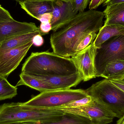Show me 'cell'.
Returning a JSON list of instances; mask_svg holds the SVG:
<instances>
[{"label": "cell", "instance_id": "obj_1", "mask_svg": "<svg viewBox=\"0 0 124 124\" xmlns=\"http://www.w3.org/2000/svg\"><path fill=\"white\" fill-rule=\"evenodd\" d=\"M104 17L103 12L94 9L78 12L52 33L50 40L53 52L65 57L74 55L82 38L90 33L99 32Z\"/></svg>", "mask_w": 124, "mask_h": 124}, {"label": "cell", "instance_id": "obj_2", "mask_svg": "<svg viewBox=\"0 0 124 124\" xmlns=\"http://www.w3.org/2000/svg\"><path fill=\"white\" fill-rule=\"evenodd\" d=\"M78 72L71 58L47 51L32 52L22 69V73L33 77L63 76Z\"/></svg>", "mask_w": 124, "mask_h": 124}, {"label": "cell", "instance_id": "obj_3", "mask_svg": "<svg viewBox=\"0 0 124 124\" xmlns=\"http://www.w3.org/2000/svg\"><path fill=\"white\" fill-rule=\"evenodd\" d=\"M64 113L54 109L27 106L22 103H4L0 106V124L54 121Z\"/></svg>", "mask_w": 124, "mask_h": 124}, {"label": "cell", "instance_id": "obj_4", "mask_svg": "<svg viewBox=\"0 0 124 124\" xmlns=\"http://www.w3.org/2000/svg\"><path fill=\"white\" fill-rule=\"evenodd\" d=\"M87 94L103 105L116 118L124 115V92L105 78L85 90Z\"/></svg>", "mask_w": 124, "mask_h": 124}, {"label": "cell", "instance_id": "obj_5", "mask_svg": "<svg viewBox=\"0 0 124 124\" xmlns=\"http://www.w3.org/2000/svg\"><path fill=\"white\" fill-rule=\"evenodd\" d=\"M88 95L85 90L82 89L51 90L41 93L28 101L22 103L24 105L30 107L53 109Z\"/></svg>", "mask_w": 124, "mask_h": 124}, {"label": "cell", "instance_id": "obj_6", "mask_svg": "<svg viewBox=\"0 0 124 124\" xmlns=\"http://www.w3.org/2000/svg\"><path fill=\"white\" fill-rule=\"evenodd\" d=\"M117 60H124V35L111 38L97 49L95 59L97 77H100L108 63Z\"/></svg>", "mask_w": 124, "mask_h": 124}, {"label": "cell", "instance_id": "obj_7", "mask_svg": "<svg viewBox=\"0 0 124 124\" xmlns=\"http://www.w3.org/2000/svg\"><path fill=\"white\" fill-rule=\"evenodd\" d=\"M53 109L84 116L90 119L93 124H110L116 118L103 105L94 100L90 104L80 108H56Z\"/></svg>", "mask_w": 124, "mask_h": 124}, {"label": "cell", "instance_id": "obj_8", "mask_svg": "<svg viewBox=\"0 0 124 124\" xmlns=\"http://www.w3.org/2000/svg\"><path fill=\"white\" fill-rule=\"evenodd\" d=\"M97 48L93 43L86 48L71 57L83 77L87 81L97 77L95 59Z\"/></svg>", "mask_w": 124, "mask_h": 124}, {"label": "cell", "instance_id": "obj_9", "mask_svg": "<svg viewBox=\"0 0 124 124\" xmlns=\"http://www.w3.org/2000/svg\"><path fill=\"white\" fill-rule=\"evenodd\" d=\"M33 45L32 40L0 54V75L6 78L18 67Z\"/></svg>", "mask_w": 124, "mask_h": 124}, {"label": "cell", "instance_id": "obj_10", "mask_svg": "<svg viewBox=\"0 0 124 124\" xmlns=\"http://www.w3.org/2000/svg\"><path fill=\"white\" fill-rule=\"evenodd\" d=\"M40 31L33 23L18 22L14 20L0 22V43L20 35Z\"/></svg>", "mask_w": 124, "mask_h": 124}, {"label": "cell", "instance_id": "obj_11", "mask_svg": "<svg viewBox=\"0 0 124 124\" xmlns=\"http://www.w3.org/2000/svg\"><path fill=\"white\" fill-rule=\"evenodd\" d=\"M54 9L52 12V30H55L70 20L78 13L74 11L71 1L61 0H53Z\"/></svg>", "mask_w": 124, "mask_h": 124}, {"label": "cell", "instance_id": "obj_12", "mask_svg": "<svg viewBox=\"0 0 124 124\" xmlns=\"http://www.w3.org/2000/svg\"><path fill=\"white\" fill-rule=\"evenodd\" d=\"M34 77L46 82L56 90L70 89L71 87L76 86L83 81L82 76L79 72L69 76H63Z\"/></svg>", "mask_w": 124, "mask_h": 124}, {"label": "cell", "instance_id": "obj_13", "mask_svg": "<svg viewBox=\"0 0 124 124\" xmlns=\"http://www.w3.org/2000/svg\"><path fill=\"white\" fill-rule=\"evenodd\" d=\"M21 8L32 17L38 20L41 15L52 13L54 9L53 0H34L19 3Z\"/></svg>", "mask_w": 124, "mask_h": 124}, {"label": "cell", "instance_id": "obj_14", "mask_svg": "<svg viewBox=\"0 0 124 124\" xmlns=\"http://www.w3.org/2000/svg\"><path fill=\"white\" fill-rule=\"evenodd\" d=\"M104 25H114L124 27V3L107 6L104 11Z\"/></svg>", "mask_w": 124, "mask_h": 124}, {"label": "cell", "instance_id": "obj_15", "mask_svg": "<svg viewBox=\"0 0 124 124\" xmlns=\"http://www.w3.org/2000/svg\"><path fill=\"white\" fill-rule=\"evenodd\" d=\"M124 35V27L114 25H106L102 26L100 30L93 42L97 49L106 41L114 36Z\"/></svg>", "mask_w": 124, "mask_h": 124}, {"label": "cell", "instance_id": "obj_16", "mask_svg": "<svg viewBox=\"0 0 124 124\" xmlns=\"http://www.w3.org/2000/svg\"><path fill=\"white\" fill-rule=\"evenodd\" d=\"M38 34L45 35L41 31H36L17 36L0 43V54L31 41L35 36Z\"/></svg>", "mask_w": 124, "mask_h": 124}, {"label": "cell", "instance_id": "obj_17", "mask_svg": "<svg viewBox=\"0 0 124 124\" xmlns=\"http://www.w3.org/2000/svg\"><path fill=\"white\" fill-rule=\"evenodd\" d=\"M19 81L16 86L25 85L41 93L56 90L46 82L34 77L21 73L20 74Z\"/></svg>", "mask_w": 124, "mask_h": 124}, {"label": "cell", "instance_id": "obj_18", "mask_svg": "<svg viewBox=\"0 0 124 124\" xmlns=\"http://www.w3.org/2000/svg\"><path fill=\"white\" fill-rule=\"evenodd\" d=\"M108 80H122L124 78V60H117L108 63L100 76Z\"/></svg>", "mask_w": 124, "mask_h": 124}, {"label": "cell", "instance_id": "obj_19", "mask_svg": "<svg viewBox=\"0 0 124 124\" xmlns=\"http://www.w3.org/2000/svg\"><path fill=\"white\" fill-rule=\"evenodd\" d=\"M23 124H93L92 121L84 116L64 113L61 118L54 121L43 122H27Z\"/></svg>", "mask_w": 124, "mask_h": 124}, {"label": "cell", "instance_id": "obj_20", "mask_svg": "<svg viewBox=\"0 0 124 124\" xmlns=\"http://www.w3.org/2000/svg\"><path fill=\"white\" fill-rule=\"evenodd\" d=\"M17 87L8 82L6 78L0 75V101L11 99L17 95Z\"/></svg>", "mask_w": 124, "mask_h": 124}, {"label": "cell", "instance_id": "obj_21", "mask_svg": "<svg viewBox=\"0 0 124 124\" xmlns=\"http://www.w3.org/2000/svg\"><path fill=\"white\" fill-rule=\"evenodd\" d=\"M97 33H90L86 35L80 41L76 48V52L80 51L85 49L94 42L97 36Z\"/></svg>", "mask_w": 124, "mask_h": 124}, {"label": "cell", "instance_id": "obj_22", "mask_svg": "<svg viewBox=\"0 0 124 124\" xmlns=\"http://www.w3.org/2000/svg\"><path fill=\"white\" fill-rule=\"evenodd\" d=\"M93 101V99L91 97L88 95L82 99L71 101L58 108H80L90 104Z\"/></svg>", "mask_w": 124, "mask_h": 124}, {"label": "cell", "instance_id": "obj_23", "mask_svg": "<svg viewBox=\"0 0 124 124\" xmlns=\"http://www.w3.org/2000/svg\"><path fill=\"white\" fill-rule=\"evenodd\" d=\"M89 1L90 0H72L70 1L74 11L78 13L84 11Z\"/></svg>", "mask_w": 124, "mask_h": 124}, {"label": "cell", "instance_id": "obj_24", "mask_svg": "<svg viewBox=\"0 0 124 124\" xmlns=\"http://www.w3.org/2000/svg\"><path fill=\"white\" fill-rule=\"evenodd\" d=\"M14 20L8 11L0 5V22H9Z\"/></svg>", "mask_w": 124, "mask_h": 124}, {"label": "cell", "instance_id": "obj_25", "mask_svg": "<svg viewBox=\"0 0 124 124\" xmlns=\"http://www.w3.org/2000/svg\"><path fill=\"white\" fill-rule=\"evenodd\" d=\"M52 15V13H46L41 15L38 20L41 22V24H48L51 23Z\"/></svg>", "mask_w": 124, "mask_h": 124}, {"label": "cell", "instance_id": "obj_26", "mask_svg": "<svg viewBox=\"0 0 124 124\" xmlns=\"http://www.w3.org/2000/svg\"><path fill=\"white\" fill-rule=\"evenodd\" d=\"M107 0H91L89 5V9L90 10L96 9Z\"/></svg>", "mask_w": 124, "mask_h": 124}, {"label": "cell", "instance_id": "obj_27", "mask_svg": "<svg viewBox=\"0 0 124 124\" xmlns=\"http://www.w3.org/2000/svg\"><path fill=\"white\" fill-rule=\"evenodd\" d=\"M33 45L36 46H40L43 44L44 40L41 35L40 34L35 36L32 40Z\"/></svg>", "mask_w": 124, "mask_h": 124}, {"label": "cell", "instance_id": "obj_28", "mask_svg": "<svg viewBox=\"0 0 124 124\" xmlns=\"http://www.w3.org/2000/svg\"><path fill=\"white\" fill-rule=\"evenodd\" d=\"M115 86L124 92V78L122 80H109Z\"/></svg>", "mask_w": 124, "mask_h": 124}, {"label": "cell", "instance_id": "obj_29", "mask_svg": "<svg viewBox=\"0 0 124 124\" xmlns=\"http://www.w3.org/2000/svg\"><path fill=\"white\" fill-rule=\"evenodd\" d=\"M124 3V0H108L104 4H103V6H108L116 4Z\"/></svg>", "mask_w": 124, "mask_h": 124}, {"label": "cell", "instance_id": "obj_30", "mask_svg": "<svg viewBox=\"0 0 124 124\" xmlns=\"http://www.w3.org/2000/svg\"><path fill=\"white\" fill-rule=\"evenodd\" d=\"M116 123L119 124H124V115L122 117L119 119L117 121Z\"/></svg>", "mask_w": 124, "mask_h": 124}, {"label": "cell", "instance_id": "obj_31", "mask_svg": "<svg viewBox=\"0 0 124 124\" xmlns=\"http://www.w3.org/2000/svg\"><path fill=\"white\" fill-rule=\"evenodd\" d=\"M17 2L19 3H23V2H25V1H28L34 0H15Z\"/></svg>", "mask_w": 124, "mask_h": 124}, {"label": "cell", "instance_id": "obj_32", "mask_svg": "<svg viewBox=\"0 0 124 124\" xmlns=\"http://www.w3.org/2000/svg\"><path fill=\"white\" fill-rule=\"evenodd\" d=\"M61 0L64 1H70L72 0Z\"/></svg>", "mask_w": 124, "mask_h": 124}, {"label": "cell", "instance_id": "obj_33", "mask_svg": "<svg viewBox=\"0 0 124 124\" xmlns=\"http://www.w3.org/2000/svg\"><path fill=\"white\" fill-rule=\"evenodd\" d=\"M23 124L22 123H14V124Z\"/></svg>", "mask_w": 124, "mask_h": 124}, {"label": "cell", "instance_id": "obj_34", "mask_svg": "<svg viewBox=\"0 0 124 124\" xmlns=\"http://www.w3.org/2000/svg\"><path fill=\"white\" fill-rule=\"evenodd\" d=\"M116 124H118V123H116Z\"/></svg>", "mask_w": 124, "mask_h": 124}]
</instances>
